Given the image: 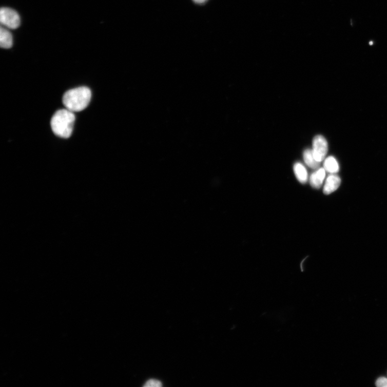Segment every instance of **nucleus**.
Here are the masks:
<instances>
[{
  "label": "nucleus",
  "instance_id": "nucleus-1",
  "mask_svg": "<svg viewBox=\"0 0 387 387\" xmlns=\"http://www.w3.org/2000/svg\"><path fill=\"white\" fill-rule=\"evenodd\" d=\"M92 92L86 87H81L68 90L63 98L64 106L73 112L83 111L88 106Z\"/></svg>",
  "mask_w": 387,
  "mask_h": 387
},
{
  "label": "nucleus",
  "instance_id": "nucleus-2",
  "mask_svg": "<svg viewBox=\"0 0 387 387\" xmlns=\"http://www.w3.org/2000/svg\"><path fill=\"white\" fill-rule=\"evenodd\" d=\"M75 120L74 112L67 109L56 111L52 118L51 126L54 133L63 139L70 138Z\"/></svg>",
  "mask_w": 387,
  "mask_h": 387
},
{
  "label": "nucleus",
  "instance_id": "nucleus-3",
  "mask_svg": "<svg viewBox=\"0 0 387 387\" xmlns=\"http://www.w3.org/2000/svg\"><path fill=\"white\" fill-rule=\"evenodd\" d=\"M0 21L2 24L11 29H17L21 20L16 11L8 8H2L0 11Z\"/></svg>",
  "mask_w": 387,
  "mask_h": 387
},
{
  "label": "nucleus",
  "instance_id": "nucleus-4",
  "mask_svg": "<svg viewBox=\"0 0 387 387\" xmlns=\"http://www.w3.org/2000/svg\"><path fill=\"white\" fill-rule=\"evenodd\" d=\"M328 151V144L323 136L317 135L313 141L312 151L316 160L321 163L325 159Z\"/></svg>",
  "mask_w": 387,
  "mask_h": 387
},
{
  "label": "nucleus",
  "instance_id": "nucleus-5",
  "mask_svg": "<svg viewBox=\"0 0 387 387\" xmlns=\"http://www.w3.org/2000/svg\"><path fill=\"white\" fill-rule=\"evenodd\" d=\"M340 184V178L335 174H332L326 179L323 188L324 193L325 195H330V194L334 192L339 188Z\"/></svg>",
  "mask_w": 387,
  "mask_h": 387
},
{
  "label": "nucleus",
  "instance_id": "nucleus-6",
  "mask_svg": "<svg viewBox=\"0 0 387 387\" xmlns=\"http://www.w3.org/2000/svg\"><path fill=\"white\" fill-rule=\"evenodd\" d=\"M326 175V170L324 168L318 169L310 177L311 186L316 189L321 187Z\"/></svg>",
  "mask_w": 387,
  "mask_h": 387
},
{
  "label": "nucleus",
  "instance_id": "nucleus-7",
  "mask_svg": "<svg viewBox=\"0 0 387 387\" xmlns=\"http://www.w3.org/2000/svg\"><path fill=\"white\" fill-rule=\"evenodd\" d=\"M13 36L7 29L1 27L0 30V45L4 49H9L12 47Z\"/></svg>",
  "mask_w": 387,
  "mask_h": 387
},
{
  "label": "nucleus",
  "instance_id": "nucleus-8",
  "mask_svg": "<svg viewBox=\"0 0 387 387\" xmlns=\"http://www.w3.org/2000/svg\"><path fill=\"white\" fill-rule=\"evenodd\" d=\"M294 171L296 177L302 184H305L308 180V175L306 169L304 165L300 163H295L294 165Z\"/></svg>",
  "mask_w": 387,
  "mask_h": 387
},
{
  "label": "nucleus",
  "instance_id": "nucleus-9",
  "mask_svg": "<svg viewBox=\"0 0 387 387\" xmlns=\"http://www.w3.org/2000/svg\"><path fill=\"white\" fill-rule=\"evenodd\" d=\"M324 168L326 172L331 174H336L339 172V166L336 159L333 156L326 158L324 162Z\"/></svg>",
  "mask_w": 387,
  "mask_h": 387
},
{
  "label": "nucleus",
  "instance_id": "nucleus-10",
  "mask_svg": "<svg viewBox=\"0 0 387 387\" xmlns=\"http://www.w3.org/2000/svg\"><path fill=\"white\" fill-rule=\"evenodd\" d=\"M303 159L307 166L313 169L320 167V162H317L313 153L312 149H306L303 152Z\"/></svg>",
  "mask_w": 387,
  "mask_h": 387
},
{
  "label": "nucleus",
  "instance_id": "nucleus-11",
  "mask_svg": "<svg viewBox=\"0 0 387 387\" xmlns=\"http://www.w3.org/2000/svg\"><path fill=\"white\" fill-rule=\"evenodd\" d=\"M162 386V382L155 379L148 380L144 385L145 387H161Z\"/></svg>",
  "mask_w": 387,
  "mask_h": 387
},
{
  "label": "nucleus",
  "instance_id": "nucleus-12",
  "mask_svg": "<svg viewBox=\"0 0 387 387\" xmlns=\"http://www.w3.org/2000/svg\"><path fill=\"white\" fill-rule=\"evenodd\" d=\"M375 385L378 387H387V378L380 377L377 379Z\"/></svg>",
  "mask_w": 387,
  "mask_h": 387
},
{
  "label": "nucleus",
  "instance_id": "nucleus-13",
  "mask_svg": "<svg viewBox=\"0 0 387 387\" xmlns=\"http://www.w3.org/2000/svg\"><path fill=\"white\" fill-rule=\"evenodd\" d=\"M193 1L197 4H201L206 2L207 0H193Z\"/></svg>",
  "mask_w": 387,
  "mask_h": 387
}]
</instances>
